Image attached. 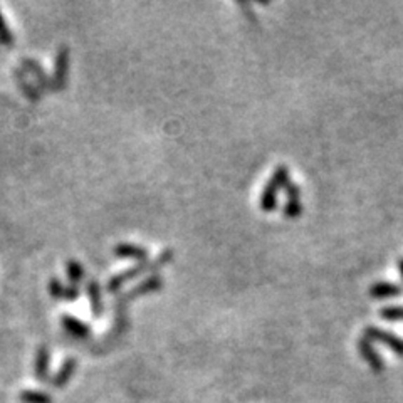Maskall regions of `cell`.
Instances as JSON below:
<instances>
[{"label":"cell","instance_id":"9","mask_svg":"<svg viewBox=\"0 0 403 403\" xmlns=\"http://www.w3.org/2000/svg\"><path fill=\"white\" fill-rule=\"evenodd\" d=\"M61 324L64 331L70 334L74 340H89L91 338V328L78 318L71 315H62L61 316Z\"/></svg>","mask_w":403,"mask_h":403},{"label":"cell","instance_id":"1","mask_svg":"<svg viewBox=\"0 0 403 403\" xmlns=\"http://www.w3.org/2000/svg\"><path fill=\"white\" fill-rule=\"evenodd\" d=\"M173 257H175V252L171 251V249H165V251H161L153 260L135 264L133 267L124 269V271L117 274V276L111 277V279L108 281V284H106V291L111 294H118L124 284H128V282H131L133 279H138V277L145 276V274L152 276V274H155L158 269L165 267L166 264H170L171 260H173Z\"/></svg>","mask_w":403,"mask_h":403},{"label":"cell","instance_id":"17","mask_svg":"<svg viewBox=\"0 0 403 403\" xmlns=\"http://www.w3.org/2000/svg\"><path fill=\"white\" fill-rule=\"evenodd\" d=\"M19 398L22 403H53L49 393L41 392V390H22Z\"/></svg>","mask_w":403,"mask_h":403},{"label":"cell","instance_id":"2","mask_svg":"<svg viewBox=\"0 0 403 403\" xmlns=\"http://www.w3.org/2000/svg\"><path fill=\"white\" fill-rule=\"evenodd\" d=\"M163 284H165L163 276H160V274H152V276H147L143 281L138 282L135 287H131L130 291L117 296V299H114V310H117V315L126 312V308L130 306L135 299L158 293V291L163 289Z\"/></svg>","mask_w":403,"mask_h":403},{"label":"cell","instance_id":"14","mask_svg":"<svg viewBox=\"0 0 403 403\" xmlns=\"http://www.w3.org/2000/svg\"><path fill=\"white\" fill-rule=\"evenodd\" d=\"M76 371V359L74 358H66L61 364V368H59L58 373L54 375V378H51V385H53L54 388H62L66 387L67 383H70L72 375H74Z\"/></svg>","mask_w":403,"mask_h":403},{"label":"cell","instance_id":"10","mask_svg":"<svg viewBox=\"0 0 403 403\" xmlns=\"http://www.w3.org/2000/svg\"><path fill=\"white\" fill-rule=\"evenodd\" d=\"M86 294H88L89 306H91V315L94 318H101L103 312H105V304H103L100 281L98 279L88 281V284H86Z\"/></svg>","mask_w":403,"mask_h":403},{"label":"cell","instance_id":"16","mask_svg":"<svg viewBox=\"0 0 403 403\" xmlns=\"http://www.w3.org/2000/svg\"><path fill=\"white\" fill-rule=\"evenodd\" d=\"M66 276H67V281H70V284L79 286L86 277L84 265L78 263V260H74V259L67 260L66 263Z\"/></svg>","mask_w":403,"mask_h":403},{"label":"cell","instance_id":"21","mask_svg":"<svg viewBox=\"0 0 403 403\" xmlns=\"http://www.w3.org/2000/svg\"><path fill=\"white\" fill-rule=\"evenodd\" d=\"M79 296H81L79 286L67 284V286H66V289H64V301H67V303H74V301H78Z\"/></svg>","mask_w":403,"mask_h":403},{"label":"cell","instance_id":"20","mask_svg":"<svg viewBox=\"0 0 403 403\" xmlns=\"http://www.w3.org/2000/svg\"><path fill=\"white\" fill-rule=\"evenodd\" d=\"M380 316L387 321H400V319H403V306L381 308Z\"/></svg>","mask_w":403,"mask_h":403},{"label":"cell","instance_id":"5","mask_svg":"<svg viewBox=\"0 0 403 403\" xmlns=\"http://www.w3.org/2000/svg\"><path fill=\"white\" fill-rule=\"evenodd\" d=\"M363 338H366L368 341H376L381 343V345L388 346L393 353L398 355V357H403V340L398 338L395 333L385 331V329L376 328V326H366L363 331Z\"/></svg>","mask_w":403,"mask_h":403},{"label":"cell","instance_id":"6","mask_svg":"<svg viewBox=\"0 0 403 403\" xmlns=\"http://www.w3.org/2000/svg\"><path fill=\"white\" fill-rule=\"evenodd\" d=\"M287 202L286 205L282 207V216L289 220H294L303 213V204H301V187L298 183L289 182L284 187Z\"/></svg>","mask_w":403,"mask_h":403},{"label":"cell","instance_id":"11","mask_svg":"<svg viewBox=\"0 0 403 403\" xmlns=\"http://www.w3.org/2000/svg\"><path fill=\"white\" fill-rule=\"evenodd\" d=\"M402 293H403L402 286L388 281L375 282V284H371L370 289H368V294H370V298L373 299H393L398 298Z\"/></svg>","mask_w":403,"mask_h":403},{"label":"cell","instance_id":"12","mask_svg":"<svg viewBox=\"0 0 403 403\" xmlns=\"http://www.w3.org/2000/svg\"><path fill=\"white\" fill-rule=\"evenodd\" d=\"M49 348L46 345L39 346L36 353V359H34V375H36V378L39 381L49 380Z\"/></svg>","mask_w":403,"mask_h":403},{"label":"cell","instance_id":"19","mask_svg":"<svg viewBox=\"0 0 403 403\" xmlns=\"http://www.w3.org/2000/svg\"><path fill=\"white\" fill-rule=\"evenodd\" d=\"M0 44L6 47H12L15 44L14 34H12L11 29H8V25L2 14H0Z\"/></svg>","mask_w":403,"mask_h":403},{"label":"cell","instance_id":"8","mask_svg":"<svg viewBox=\"0 0 403 403\" xmlns=\"http://www.w3.org/2000/svg\"><path fill=\"white\" fill-rule=\"evenodd\" d=\"M113 254L118 257V259L123 260H135L136 264L147 263L148 259V251L145 247L136 246V244H128V242H121L118 244L117 247L113 249Z\"/></svg>","mask_w":403,"mask_h":403},{"label":"cell","instance_id":"3","mask_svg":"<svg viewBox=\"0 0 403 403\" xmlns=\"http://www.w3.org/2000/svg\"><path fill=\"white\" fill-rule=\"evenodd\" d=\"M289 182V169L286 165H279L272 171L271 178L267 180L263 194H260L259 205L263 212H274L277 209V194H279V190H284Z\"/></svg>","mask_w":403,"mask_h":403},{"label":"cell","instance_id":"13","mask_svg":"<svg viewBox=\"0 0 403 403\" xmlns=\"http://www.w3.org/2000/svg\"><path fill=\"white\" fill-rule=\"evenodd\" d=\"M22 70L24 72H29V74L34 76L37 86L41 89H51V79L47 76V72L42 70V66L37 61H34L31 58H24L22 59Z\"/></svg>","mask_w":403,"mask_h":403},{"label":"cell","instance_id":"7","mask_svg":"<svg viewBox=\"0 0 403 403\" xmlns=\"http://www.w3.org/2000/svg\"><path fill=\"white\" fill-rule=\"evenodd\" d=\"M358 353L359 357H362L364 362L368 363V366L371 368L373 371H383L385 368V362L383 358H381V355L378 351L375 350V346H373L371 341H368L366 338H359L358 340Z\"/></svg>","mask_w":403,"mask_h":403},{"label":"cell","instance_id":"18","mask_svg":"<svg viewBox=\"0 0 403 403\" xmlns=\"http://www.w3.org/2000/svg\"><path fill=\"white\" fill-rule=\"evenodd\" d=\"M64 289H66V284L59 277H51L47 291H49V296L54 301H64Z\"/></svg>","mask_w":403,"mask_h":403},{"label":"cell","instance_id":"22","mask_svg":"<svg viewBox=\"0 0 403 403\" xmlns=\"http://www.w3.org/2000/svg\"><path fill=\"white\" fill-rule=\"evenodd\" d=\"M398 269H400V276H402V279H403V257L400 260H398Z\"/></svg>","mask_w":403,"mask_h":403},{"label":"cell","instance_id":"15","mask_svg":"<svg viewBox=\"0 0 403 403\" xmlns=\"http://www.w3.org/2000/svg\"><path fill=\"white\" fill-rule=\"evenodd\" d=\"M14 78H15L17 86H19V89L22 91V94L25 98H27V100H31V101H39L41 100V93L37 91V88H34V86L29 83L27 76H25L22 67H15Z\"/></svg>","mask_w":403,"mask_h":403},{"label":"cell","instance_id":"4","mask_svg":"<svg viewBox=\"0 0 403 403\" xmlns=\"http://www.w3.org/2000/svg\"><path fill=\"white\" fill-rule=\"evenodd\" d=\"M70 64H71V51L67 46H61L58 49L54 61V72L51 78V89L53 91H62L67 86L70 78Z\"/></svg>","mask_w":403,"mask_h":403}]
</instances>
